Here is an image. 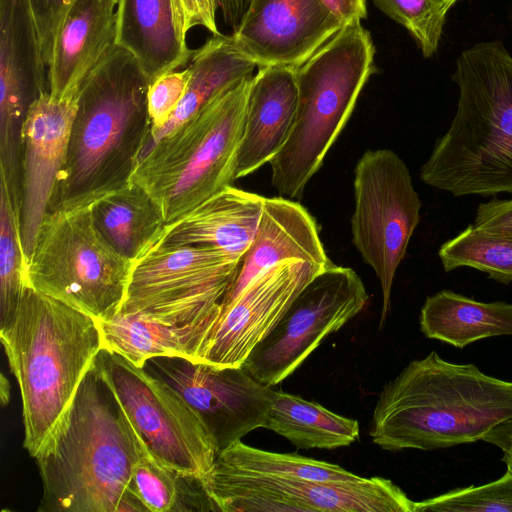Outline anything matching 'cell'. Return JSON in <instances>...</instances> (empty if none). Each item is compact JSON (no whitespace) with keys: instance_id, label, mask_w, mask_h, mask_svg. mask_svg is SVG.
Here are the masks:
<instances>
[{"instance_id":"obj_1","label":"cell","mask_w":512,"mask_h":512,"mask_svg":"<svg viewBox=\"0 0 512 512\" xmlns=\"http://www.w3.org/2000/svg\"><path fill=\"white\" fill-rule=\"evenodd\" d=\"M141 443L94 364L35 457L39 512L147 511L132 489Z\"/></svg>"},{"instance_id":"obj_2","label":"cell","mask_w":512,"mask_h":512,"mask_svg":"<svg viewBox=\"0 0 512 512\" xmlns=\"http://www.w3.org/2000/svg\"><path fill=\"white\" fill-rule=\"evenodd\" d=\"M150 83L118 45L83 80L49 211L90 206L130 183L150 138Z\"/></svg>"},{"instance_id":"obj_3","label":"cell","mask_w":512,"mask_h":512,"mask_svg":"<svg viewBox=\"0 0 512 512\" xmlns=\"http://www.w3.org/2000/svg\"><path fill=\"white\" fill-rule=\"evenodd\" d=\"M511 419L512 381L432 351L385 384L369 434L384 450L428 451L482 440Z\"/></svg>"},{"instance_id":"obj_4","label":"cell","mask_w":512,"mask_h":512,"mask_svg":"<svg viewBox=\"0 0 512 512\" xmlns=\"http://www.w3.org/2000/svg\"><path fill=\"white\" fill-rule=\"evenodd\" d=\"M456 113L420 168L423 183L455 197L512 194V55L501 41L456 59Z\"/></svg>"},{"instance_id":"obj_5","label":"cell","mask_w":512,"mask_h":512,"mask_svg":"<svg viewBox=\"0 0 512 512\" xmlns=\"http://www.w3.org/2000/svg\"><path fill=\"white\" fill-rule=\"evenodd\" d=\"M0 338L18 382L23 446L33 458L69 409L103 348L98 321L27 286Z\"/></svg>"},{"instance_id":"obj_6","label":"cell","mask_w":512,"mask_h":512,"mask_svg":"<svg viewBox=\"0 0 512 512\" xmlns=\"http://www.w3.org/2000/svg\"><path fill=\"white\" fill-rule=\"evenodd\" d=\"M374 54L370 33L361 22H353L296 68L295 122L286 143L269 162L272 185L281 196L302 197L374 72Z\"/></svg>"},{"instance_id":"obj_7","label":"cell","mask_w":512,"mask_h":512,"mask_svg":"<svg viewBox=\"0 0 512 512\" xmlns=\"http://www.w3.org/2000/svg\"><path fill=\"white\" fill-rule=\"evenodd\" d=\"M252 77L216 96L142 154L130 181L156 202L166 224L236 180Z\"/></svg>"},{"instance_id":"obj_8","label":"cell","mask_w":512,"mask_h":512,"mask_svg":"<svg viewBox=\"0 0 512 512\" xmlns=\"http://www.w3.org/2000/svg\"><path fill=\"white\" fill-rule=\"evenodd\" d=\"M133 262L98 231L91 206L49 211L26 265L27 285L97 321L119 313Z\"/></svg>"},{"instance_id":"obj_9","label":"cell","mask_w":512,"mask_h":512,"mask_svg":"<svg viewBox=\"0 0 512 512\" xmlns=\"http://www.w3.org/2000/svg\"><path fill=\"white\" fill-rule=\"evenodd\" d=\"M239 265L214 247L156 244L133 262L119 313L198 327L210 337Z\"/></svg>"},{"instance_id":"obj_10","label":"cell","mask_w":512,"mask_h":512,"mask_svg":"<svg viewBox=\"0 0 512 512\" xmlns=\"http://www.w3.org/2000/svg\"><path fill=\"white\" fill-rule=\"evenodd\" d=\"M94 368L145 450L159 463L204 482L217 449L197 412L168 383L102 348Z\"/></svg>"},{"instance_id":"obj_11","label":"cell","mask_w":512,"mask_h":512,"mask_svg":"<svg viewBox=\"0 0 512 512\" xmlns=\"http://www.w3.org/2000/svg\"><path fill=\"white\" fill-rule=\"evenodd\" d=\"M352 240L382 290L381 327L390 311L394 277L419 221L421 200L405 162L390 149L366 151L354 177Z\"/></svg>"},{"instance_id":"obj_12","label":"cell","mask_w":512,"mask_h":512,"mask_svg":"<svg viewBox=\"0 0 512 512\" xmlns=\"http://www.w3.org/2000/svg\"><path fill=\"white\" fill-rule=\"evenodd\" d=\"M220 512H414L415 501L391 480L312 481L214 466L203 482Z\"/></svg>"},{"instance_id":"obj_13","label":"cell","mask_w":512,"mask_h":512,"mask_svg":"<svg viewBox=\"0 0 512 512\" xmlns=\"http://www.w3.org/2000/svg\"><path fill=\"white\" fill-rule=\"evenodd\" d=\"M369 299L351 268L333 264L317 273L297 295L242 367L273 387L297 370L329 334L360 313Z\"/></svg>"},{"instance_id":"obj_14","label":"cell","mask_w":512,"mask_h":512,"mask_svg":"<svg viewBox=\"0 0 512 512\" xmlns=\"http://www.w3.org/2000/svg\"><path fill=\"white\" fill-rule=\"evenodd\" d=\"M144 368L168 383L197 412L217 452L264 428L274 389L242 366L218 367L180 356H158Z\"/></svg>"},{"instance_id":"obj_15","label":"cell","mask_w":512,"mask_h":512,"mask_svg":"<svg viewBox=\"0 0 512 512\" xmlns=\"http://www.w3.org/2000/svg\"><path fill=\"white\" fill-rule=\"evenodd\" d=\"M323 269L306 261L285 260L256 275L221 311L202 362L218 367L242 366L302 289Z\"/></svg>"},{"instance_id":"obj_16","label":"cell","mask_w":512,"mask_h":512,"mask_svg":"<svg viewBox=\"0 0 512 512\" xmlns=\"http://www.w3.org/2000/svg\"><path fill=\"white\" fill-rule=\"evenodd\" d=\"M77 108L75 96L58 98L48 91L29 106L21 136V243L26 264L39 228L49 211L64 166Z\"/></svg>"},{"instance_id":"obj_17","label":"cell","mask_w":512,"mask_h":512,"mask_svg":"<svg viewBox=\"0 0 512 512\" xmlns=\"http://www.w3.org/2000/svg\"><path fill=\"white\" fill-rule=\"evenodd\" d=\"M342 27L320 0H250L232 35L257 67L297 68Z\"/></svg>"},{"instance_id":"obj_18","label":"cell","mask_w":512,"mask_h":512,"mask_svg":"<svg viewBox=\"0 0 512 512\" xmlns=\"http://www.w3.org/2000/svg\"><path fill=\"white\" fill-rule=\"evenodd\" d=\"M285 260H301L327 268V257L316 222L299 203L284 197L264 198L254 238L226 292L225 309L263 270Z\"/></svg>"},{"instance_id":"obj_19","label":"cell","mask_w":512,"mask_h":512,"mask_svg":"<svg viewBox=\"0 0 512 512\" xmlns=\"http://www.w3.org/2000/svg\"><path fill=\"white\" fill-rule=\"evenodd\" d=\"M297 105L296 68L258 67L248 93L236 179L253 173L281 150L292 131Z\"/></svg>"},{"instance_id":"obj_20","label":"cell","mask_w":512,"mask_h":512,"mask_svg":"<svg viewBox=\"0 0 512 512\" xmlns=\"http://www.w3.org/2000/svg\"><path fill=\"white\" fill-rule=\"evenodd\" d=\"M117 0H75L55 35L48 65V92L75 96L88 74L116 45Z\"/></svg>"},{"instance_id":"obj_21","label":"cell","mask_w":512,"mask_h":512,"mask_svg":"<svg viewBox=\"0 0 512 512\" xmlns=\"http://www.w3.org/2000/svg\"><path fill=\"white\" fill-rule=\"evenodd\" d=\"M186 34L179 0H117L115 43L150 82L190 62Z\"/></svg>"},{"instance_id":"obj_22","label":"cell","mask_w":512,"mask_h":512,"mask_svg":"<svg viewBox=\"0 0 512 512\" xmlns=\"http://www.w3.org/2000/svg\"><path fill=\"white\" fill-rule=\"evenodd\" d=\"M40 38L29 0H0V119L25 120L48 91Z\"/></svg>"},{"instance_id":"obj_23","label":"cell","mask_w":512,"mask_h":512,"mask_svg":"<svg viewBox=\"0 0 512 512\" xmlns=\"http://www.w3.org/2000/svg\"><path fill=\"white\" fill-rule=\"evenodd\" d=\"M264 198L226 186L166 224L157 244L210 246L241 262L257 230Z\"/></svg>"},{"instance_id":"obj_24","label":"cell","mask_w":512,"mask_h":512,"mask_svg":"<svg viewBox=\"0 0 512 512\" xmlns=\"http://www.w3.org/2000/svg\"><path fill=\"white\" fill-rule=\"evenodd\" d=\"M419 323L425 337L461 349L484 338L512 336V304L441 290L426 298Z\"/></svg>"},{"instance_id":"obj_25","label":"cell","mask_w":512,"mask_h":512,"mask_svg":"<svg viewBox=\"0 0 512 512\" xmlns=\"http://www.w3.org/2000/svg\"><path fill=\"white\" fill-rule=\"evenodd\" d=\"M103 348L137 367L158 356H180L202 362L209 334L194 326H169L135 314L118 313L98 321Z\"/></svg>"},{"instance_id":"obj_26","label":"cell","mask_w":512,"mask_h":512,"mask_svg":"<svg viewBox=\"0 0 512 512\" xmlns=\"http://www.w3.org/2000/svg\"><path fill=\"white\" fill-rule=\"evenodd\" d=\"M90 206L100 234L132 262L159 242L166 225L156 202L131 181Z\"/></svg>"},{"instance_id":"obj_27","label":"cell","mask_w":512,"mask_h":512,"mask_svg":"<svg viewBox=\"0 0 512 512\" xmlns=\"http://www.w3.org/2000/svg\"><path fill=\"white\" fill-rule=\"evenodd\" d=\"M191 77L184 98L149 147L191 118L216 96L253 76L257 64L237 46L233 35H212L194 50L188 63Z\"/></svg>"},{"instance_id":"obj_28","label":"cell","mask_w":512,"mask_h":512,"mask_svg":"<svg viewBox=\"0 0 512 512\" xmlns=\"http://www.w3.org/2000/svg\"><path fill=\"white\" fill-rule=\"evenodd\" d=\"M264 428L283 436L300 449H335L359 439L357 420L279 390H274Z\"/></svg>"},{"instance_id":"obj_29","label":"cell","mask_w":512,"mask_h":512,"mask_svg":"<svg viewBox=\"0 0 512 512\" xmlns=\"http://www.w3.org/2000/svg\"><path fill=\"white\" fill-rule=\"evenodd\" d=\"M141 447L142 453L133 468L132 489L147 511H215L201 480L167 468L142 443Z\"/></svg>"},{"instance_id":"obj_30","label":"cell","mask_w":512,"mask_h":512,"mask_svg":"<svg viewBox=\"0 0 512 512\" xmlns=\"http://www.w3.org/2000/svg\"><path fill=\"white\" fill-rule=\"evenodd\" d=\"M214 466L251 474L312 481H355L361 478L336 464L296 453L265 451L241 440L218 452Z\"/></svg>"},{"instance_id":"obj_31","label":"cell","mask_w":512,"mask_h":512,"mask_svg":"<svg viewBox=\"0 0 512 512\" xmlns=\"http://www.w3.org/2000/svg\"><path fill=\"white\" fill-rule=\"evenodd\" d=\"M444 271L468 267L502 284L512 282V233L488 232L469 224L438 251Z\"/></svg>"},{"instance_id":"obj_32","label":"cell","mask_w":512,"mask_h":512,"mask_svg":"<svg viewBox=\"0 0 512 512\" xmlns=\"http://www.w3.org/2000/svg\"><path fill=\"white\" fill-rule=\"evenodd\" d=\"M20 215L0 178V326L14 313L27 285Z\"/></svg>"},{"instance_id":"obj_33","label":"cell","mask_w":512,"mask_h":512,"mask_svg":"<svg viewBox=\"0 0 512 512\" xmlns=\"http://www.w3.org/2000/svg\"><path fill=\"white\" fill-rule=\"evenodd\" d=\"M372 2L409 32L424 57L428 58L435 54L450 10L443 0H372Z\"/></svg>"},{"instance_id":"obj_34","label":"cell","mask_w":512,"mask_h":512,"mask_svg":"<svg viewBox=\"0 0 512 512\" xmlns=\"http://www.w3.org/2000/svg\"><path fill=\"white\" fill-rule=\"evenodd\" d=\"M512 512V469L499 479L415 502L414 512Z\"/></svg>"},{"instance_id":"obj_35","label":"cell","mask_w":512,"mask_h":512,"mask_svg":"<svg viewBox=\"0 0 512 512\" xmlns=\"http://www.w3.org/2000/svg\"><path fill=\"white\" fill-rule=\"evenodd\" d=\"M191 77L189 67L166 73L152 81L147 91V109L151 124L148 145L170 120L185 96Z\"/></svg>"},{"instance_id":"obj_36","label":"cell","mask_w":512,"mask_h":512,"mask_svg":"<svg viewBox=\"0 0 512 512\" xmlns=\"http://www.w3.org/2000/svg\"><path fill=\"white\" fill-rule=\"evenodd\" d=\"M34 14L43 60L48 66L60 22L75 0H29Z\"/></svg>"},{"instance_id":"obj_37","label":"cell","mask_w":512,"mask_h":512,"mask_svg":"<svg viewBox=\"0 0 512 512\" xmlns=\"http://www.w3.org/2000/svg\"><path fill=\"white\" fill-rule=\"evenodd\" d=\"M473 225L488 232L512 233V199L492 198L480 203Z\"/></svg>"},{"instance_id":"obj_38","label":"cell","mask_w":512,"mask_h":512,"mask_svg":"<svg viewBox=\"0 0 512 512\" xmlns=\"http://www.w3.org/2000/svg\"><path fill=\"white\" fill-rule=\"evenodd\" d=\"M185 29L201 26L212 35L221 34L216 23V11L219 8L218 0H179Z\"/></svg>"},{"instance_id":"obj_39","label":"cell","mask_w":512,"mask_h":512,"mask_svg":"<svg viewBox=\"0 0 512 512\" xmlns=\"http://www.w3.org/2000/svg\"><path fill=\"white\" fill-rule=\"evenodd\" d=\"M343 26L366 18L367 0H320Z\"/></svg>"},{"instance_id":"obj_40","label":"cell","mask_w":512,"mask_h":512,"mask_svg":"<svg viewBox=\"0 0 512 512\" xmlns=\"http://www.w3.org/2000/svg\"><path fill=\"white\" fill-rule=\"evenodd\" d=\"M219 9L226 25L232 30H236L239 26L250 0H218Z\"/></svg>"},{"instance_id":"obj_41","label":"cell","mask_w":512,"mask_h":512,"mask_svg":"<svg viewBox=\"0 0 512 512\" xmlns=\"http://www.w3.org/2000/svg\"><path fill=\"white\" fill-rule=\"evenodd\" d=\"M498 448L503 452L502 461L506 464L507 468L512 469V441L502 443Z\"/></svg>"},{"instance_id":"obj_42","label":"cell","mask_w":512,"mask_h":512,"mask_svg":"<svg viewBox=\"0 0 512 512\" xmlns=\"http://www.w3.org/2000/svg\"><path fill=\"white\" fill-rule=\"evenodd\" d=\"M0 398L3 405H6L10 399V385L4 374H1Z\"/></svg>"},{"instance_id":"obj_43","label":"cell","mask_w":512,"mask_h":512,"mask_svg":"<svg viewBox=\"0 0 512 512\" xmlns=\"http://www.w3.org/2000/svg\"><path fill=\"white\" fill-rule=\"evenodd\" d=\"M444 3L451 8L458 0H443Z\"/></svg>"}]
</instances>
